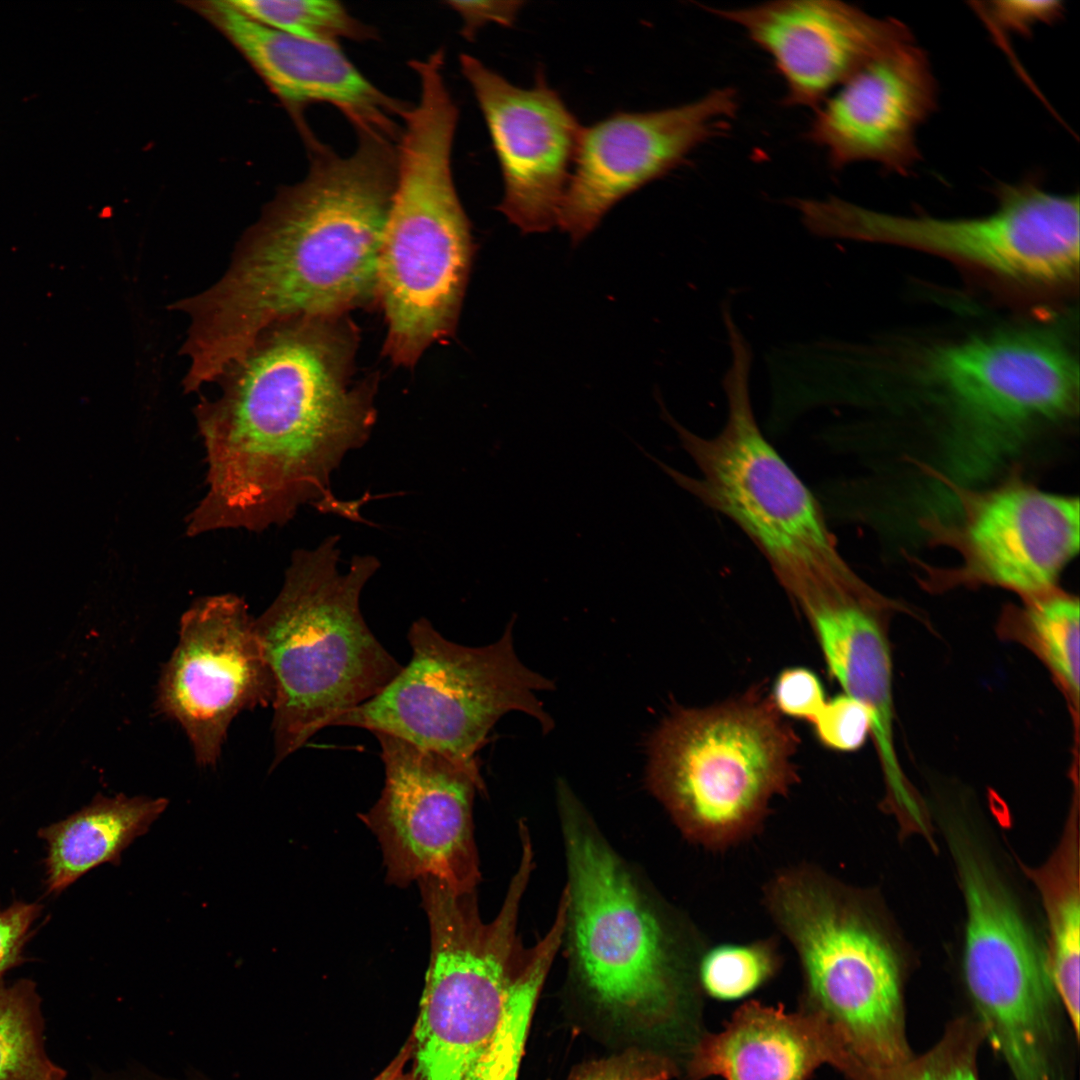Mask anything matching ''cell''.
I'll list each match as a JSON object with an SVG mask.
<instances>
[{
  "instance_id": "19",
  "label": "cell",
  "mask_w": 1080,
  "mask_h": 1080,
  "mask_svg": "<svg viewBox=\"0 0 1080 1080\" xmlns=\"http://www.w3.org/2000/svg\"><path fill=\"white\" fill-rule=\"evenodd\" d=\"M710 11L743 28L771 57L789 106L817 109L866 65L914 41L903 22L841 1L779 0Z\"/></svg>"
},
{
  "instance_id": "18",
  "label": "cell",
  "mask_w": 1080,
  "mask_h": 1080,
  "mask_svg": "<svg viewBox=\"0 0 1080 1080\" xmlns=\"http://www.w3.org/2000/svg\"><path fill=\"white\" fill-rule=\"evenodd\" d=\"M459 61L500 165L504 190L497 209L522 233L550 230L571 176L580 123L543 72L526 89L471 55Z\"/></svg>"
},
{
  "instance_id": "21",
  "label": "cell",
  "mask_w": 1080,
  "mask_h": 1080,
  "mask_svg": "<svg viewBox=\"0 0 1080 1080\" xmlns=\"http://www.w3.org/2000/svg\"><path fill=\"white\" fill-rule=\"evenodd\" d=\"M254 67L293 116L301 135L311 131L304 109L316 103L336 107L353 128L377 129L398 141L396 121L409 105L382 92L342 52L339 45L294 37L260 24L226 1L193 2Z\"/></svg>"
},
{
  "instance_id": "16",
  "label": "cell",
  "mask_w": 1080,
  "mask_h": 1080,
  "mask_svg": "<svg viewBox=\"0 0 1080 1080\" xmlns=\"http://www.w3.org/2000/svg\"><path fill=\"white\" fill-rule=\"evenodd\" d=\"M274 682L255 620L234 594L200 598L182 615L157 705L185 731L199 765H214L231 721L272 703Z\"/></svg>"
},
{
  "instance_id": "9",
  "label": "cell",
  "mask_w": 1080,
  "mask_h": 1080,
  "mask_svg": "<svg viewBox=\"0 0 1080 1080\" xmlns=\"http://www.w3.org/2000/svg\"><path fill=\"white\" fill-rule=\"evenodd\" d=\"M569 881L568 925L578 967L597 998L646 1020L669 1019L686 987L699 988L707 939L668 919L639 892L620 859L561 791ZM700 989V988H699Z\"/></svg>"
},
{
  "instance_id": "31",
  "label": "cell",
  "mask_w": 1080,
  "mask_h": 1080,
  "mask_svg": "<svg viewBox=\"0 0 1080 1080\" xmlns=\"http://www.w3.org/2000/svg\"><path fill=\"white\" fill-rule=\"evenodd\" d=\"M817 739L834 751L852 752L871 733V717L859 701L843 693L825 702L812 722Z\"/></svg>"
},
{
  "instance_id": "32",
  "label": "cell",
  "mask_w": 1080,
  "mask_h": 1080,
  "mask_svg": "<svg viewBox=\"0 0 1080 1080\" xmlns=\"http://www.w3.org/2000/svg\"><path fill=\"white\" fill-rule=\"evenodd\" d=\"M782 715L812 724L825 704V691L818 676L805 667H790L781 671L771 693Z\"/></svg>"
},
{
  "instance_id": "13",
  "label": "cell",
  "mask_w": 1080,
  "mask_h": 1080,
  "mask_svg": "<svg viewBox=\"0 0 1080 1080\" xmlns=\"http://www.w3.org/2000/svg\"><path fill=\"white\" fill-rule=\"evenodd\" d=\"M940 479L952 492V512L929 517L922 527L956 561L927 570L935 585L997 586L1024 598L1057 587L1079 550L1077 497L1046 492L1016 477L985 489Z\"/></svg>"
},
{
  "instance_id": "33",
  "label": "cell",
  "mask_w": 1080,
  "mask_h": 1080,
  "mask_svg": "<svg viewBox=\"0 0 1080 1080\" xmlns=\"http://www.w3.org/2000/svg\"><path fill=\"white\" fill-rule=\"evenodd\" d=\"M673 1072L672 1064L664 1057L629 1052L593 1064L573 1080H668Z\"/></svg>"
},
{
  "instance_id": "34",
  "label": "cell",
  "mask_w": 1080,
  "mask_h": 1080,
  "mask_svg": "<svg viewBox=\"0 0 1080 1080\" xmlns=\"http://www.w3.org/2000/svg\"><path fill=\"white\" fill-rule=\"evenodd\" d=\"M40 911L38 904L26 902H14L0 909V981L8 970L23 961V948Z\"/></svg>"
},
{
  "instance_id": "8",
  "label": "cell",
  "mask_w": 1080,
  "mask_h": 1080,
  "mask_svg": "<svg viewBox=\"0 0 1080 1080\" xmlns=\"http://www.w3.org/2000/svg\"><path fill=\"white\" fill-rule=\"evenodd\" d=\"M731 362L722 377L727 417L712 437L680 424L658 399L661 416L677 433L698 470L686 475L653 460L677 485L731 519L758 547L784 590L849 568L836 547L824 509L766 440L750 397L753 352L731 312L722 314Z\"/></svg>"
},
{
  "instance_id": "6",
  "label": "cell",
  "mask_w": 1080,
  "mask_h": 1080,
  "mask_svg": "<svg viewBox=\"0 0 1080 1080\" xmlns=\"http://www.w3.org/2000/svg\"><path fill=\"white\" fill-rule=\"evenodd\" d=\"M762 903L797 955L802 1009L832 1035L840 1072L850 1079L909 1059L899 963L863 895L798 863L767 880Z\"/></svg>"
},
{
  "instance_id": "7",
  "label": "cell",
  "mask_w": 1080,
  "mask_h": 1080,
  "mask_svg": "<svg viewBox=\"0 0 1080 1080\" xmlns=\"http://www.w3.org/2000/svg\"><path fill=\"white\" fill-rule=\"evenodd\" d=\"M799 737L761 684L705 708L678 707L653 734L647 784L690 842L722 851L758 834L799 782Z\"/></svg>"
},
{
  "instance_id": "37",
  "label": "cell",
  "mask_w": 1080,
  "mask_h": 1080,
  "mask_svg": "<svg viewBox=\"0 0 1080 1080\" xmlns=\"http://www.w3.org/2000/svg\"><path fill=\"white\" fill-rule=\"evenodd\" d=\"M93 1080H211L204 1074L190 1070L182 1075H165L140 1064L107 1070Z\"/></svg>"
},
{
  "instance_id": "1",
  "label": "cell",
  "mask_w": 1080,
  "mask_h": 1080,
  "mask_svg": "<svg viewBox=\"0 0 1080 1080\" xmlns=\"http://www.w3.org/2000/svg\"><path fill=\"white\" fill-rule=\"evenodd\" d=\"M351 357V337L331 318L293 319L266 330L215 381L217 394L195 408L207 488L190 535L263 530L305 504L353 518L329 486L374 422L368 391L349 382Z\"/></svg>"
},
{
  "instance_id": "10",
  "label": "cell",
  "mask_w": 1080,
  "mask_h": 1080,
  "mask_svg": "<svg viewBox=\"0 0 1080 1080\" xmlns=\"http://www.w3.org/2000/svg\"><path fill=\"white\" fill-rule=\"evenodd\" d=\"M514 618L482 647L445 639L425 618L408 631L412 658L374 697L339 716L352 726L399 737L437 752L483 780L476 754L506 713L523 712L544 732L553 719L537 697L554 683L526 667L513 640Z\"/></svg>"
},
{
  "instance_id": "25",
  "label": "cell",
  "mask_w": 1080,
  "mask_h": 1080,
  "mask_svg": "<svg viewBox=\"0 0 1080 1080\" xmlns=\"http://www.w3.org/2000/svg\"><path fill=\"white\" fill-rule=\"evenodd\" d=\"M1078 809L1068 816L1060 842L1040 867L1022 870L1036 886L1048 928L1049 976L1061 1007L1080 1032V880Z\"/></svg>"
},
{
  "instance_id": "3",
  "label": "cell",
  "mask_w": 1080,
  "mask_h": 1080,
  "mask_svg": "<svg viewBox=\"0 0 1080 1080\" xmlns=\"http://www.w3.org/2000/svg\"><path fill=\"white\" fill-rule=\"evenodd\" d=\"M430 928V962L415 1030L424 1080H516L529 1018L559 949L517 932L524 888L509 886L494 920H481L475 891L419 882Z\"/></svg>"
},
{
  "instance_id": "17",
  "label": "cell",
  "mask_w": 1080,
  "mask_h": 1080,
  "mask_svg": "<svg viewBox=\"0 0 1080 1080\" xmlns=\"http://www.w3.org/2000/svg\"><path fill=\"white\" fill-rule=\"evenodd\" d=\"M738 108L736 90L725 87L683 105L616 112L582 127L557 225L578 244L615 204L725 131Z\"/></svg>"
},
{
  "instance_id": "27",
  "label": "cell",
  "mask_w": 1080,
  "mask_h": 1080,
  "mask_svg": "<svg viewBox=\"0 0 1080 1080\" xmlns=\"http://www.w3.org/2000/svg\"><path fill=\"white\" fill-rule=\"evenodd\" d=\"M237 10L269 28L311 42L339 45L367 41L375 30L352 16L338 1L228 0Z\"/></svg>"
},
{
  "instance_id": "24",
  "label": "cell",
  "mask_w": 1080,
  "mask_h": 1080,
  "mask_svg": "<svg viewBox=\"0 0 1080 1080\" xmlns=\"http://www.w3.org/2000/svg\"><path fill=\"white\" fill-rule=\"evenodd\" d=\"M167 805L165 798L98 795L67 818L41 828L48 892L63 891L101 864H119L122 852L149 830Z\"/></svg>"
},
{
  "instance_id": "36",
  "label": "cell",
  "mask_w": 1080,
  "mask_h": 1080,
  "mask_svg": "<svg viewBox=\"0 0 1080 1080\" xmlns=\"http://www.w3.org/2000/svg\"><path fill=\"white\" fill-rule=\"evenodd\" d=\"M447 4L463 20L462 33L472 38L477 30L489 22L502 26L513 25L522 5V1H449Z\"/></svg>"
},
{
  "instance_id": "4",
  "label": "cell",
  "mask_w": 1080,
  "mask_h": 1080,
  "mask_svg": "<svg viewBox=\"0 0 1080 1080\" xmlns=\"http://www.w3.org/2000/svg\"><path fill=\"white\" fill-rule=\"evenodd\" d=\"M401 116L397 181L377 262L386 352L413 364L455 327L473 256L470 223L452 174L459 111L445 79L429 74Z\"/></svg>"
},
{
  "instance_id": "22",
  "label": "cell",
  "mask_w": 1080,
  "mask_h": 1080,
  "mask_svg": "<svg viewBox=\"0 0 1080 1080\" xmlns=\"http://www.w3.org/2000/svg\"><path fill=\"white\" fill-rule=\"evenodd\" d=\"M879 605L871 588L840 585L812 594L801 613L831 677L868 710L884 776L892 781L903 773L894 748L892 658Z\"/></svg>"
},
{
  "instance_id": "38",
  "label": "cell",
  "mask_w": 1080,
  "mask_h": 1080,
  "mask_svg": "<svg viewBox=\"0 0 1080 1080\" xmlns=\"http://www.w3.org/2000/svg\"><path fill=\"white\" fill-rule=\"evenodd\" d=\"M411 1047L408 1046L375 1080H416L414 1074L405 1071V1063Z\"/></svg>"
},
{
  "instance_id": "11",
  "label": "cell",
  "mask_w": 1080,
  "mask_h": 1080,
  "mask_svg": "<svg viewBox=\"0 0 1080 1080\" xmlns=\"http://www.w3.org/2000/svg\"><path fill=\"white\" fill-rule=\"evenodd\" d=\"M995 193V211L971 218L892 215L834 196L804 200L799 214L819 237L919 250L1030 291L1071 288L1079 273L1078 194L1050 193L1032 179Z\"/></svg>"
},
{
  "instance_id": "35",
  "label": "cell",
  "mask_w": 1080,
  "mask_h": 1080,
  "mask_svg": "<svg viewBox=\"0 0 1080 1080\" xmlns=\"http://www.w3.org/2000/svg\"><path fill=\"white\" fill-rule=\"evenodd\" d=\"M987 9L1007 29L1025 35L1037 23H1049L1062 15L1059 1H995Z\"/></svg>"
},
{
  "instance_id": "28",
  "label": "cell",
  "mask_w": 1080,
  "mask_h": 1080,
  "mask_svg": "<svg viewBox=\"0 0 1080 1080\" xmlns=\"http://www.w3.org/2000/svg\"><path fill=\"white\" fill-rule=\"evenodd\" d=\"M1022 619L1041 657L1077 700L1079 601L1057 587L1025 598Z\"/></svg>"
},
{
  "instance_id": "12",
  "label": "cell",
  "mask_w": 1080,
  "mask_h": 1080,
  "mask_svg": "<svg viewBox=\"0 0 1080 1080\" xmlns=\"http://www.w3.org/2000/svg\"><path fill=\"white\" fill-rule=\"evenodd\" d=\"M948 841L965 900L963 972L975 1018L1000 1055L1037 1056L1061 1034L1045 951L968 831Z\"/></svg>"
},
{
  "instance_id": "26",
  "label": "cell",
  "mask_w": 1080,
  "mask_h": 1080,
  "mask_svg": "<svg viewBox=\"0 0 1080 1080\" xmlns=\"http://www.w3.org/2000/svg\"><path fill=\"white\" fill-rule=\"evenodd\" d=\"M36 984L0 981V1080H65L45 1049V1020Z\"/></svg>"
},
{
  "instance_id": "5",
  "label": "cell",
  "mask_w": 1080,
  "mask_h": 1080,
  "mask_svg": "<svg viewBox=\"0 0 1080 1080\" xmlns=\"http://www.w3.org/2000/svg\"><path fill=\"white\" fill-rule=\"evenodd\" d=\"M338 564L335 536L294 553L279 594L255 620L274 682L273 767L403 668L360 610L377 560L357 556L346 572Z\"/></svg>"
},
{
  "instance_id": "2",
  "label": "cell",
  "mask_w": 1080,
  "mask_h": 1080,
  "mask_svg": "<svg viewBox=\"0 0 1080 1080\" xmlns=\"http://www.w3.org/2000/svg\"><path fill=\"white\" fill-rule=\"evenodd\" d=\"M342 156L304 139L309 169L245 233L213 286L175 305L190 320L186 382L216 381L269 328L332 318L376 295L380 243L398 168L397 142L361 127Z\"/></svg>"
},
{
  "instance_id": "29",
  "label": "cell",
  "mask_w": 1080,
  "mask_h": 1080,
  "mask_svg": "<svg viewBox=\"0 0 1080 1080\" xmlns=\"http://www.w3.org/2000/svg\"><path fill=\"white\" fill-rule=\"evenodd\" d=\"M781 965L779 943L774 937L709 945L698 965L699 988L716 1000H739L770 981Z\"/></svg>"
},
{
  "instance_id": "14",
  "label": "cell",
  "mask_w": 1080,
  "mask_h": 1080,
  "mask_svg": "<svg viewBox=\"0 0 1080 1080\" xmlns=\"http://www.w3.org/2000/svg\"><path fill=\"white\" fill-rule=\"evenodd\" d=\"M385 781L378 801L360 817L376 835L386 880L406 887L436 879L452 891H475L480 880L473 802L483 780L447 757L399 737L373 733Z\"/></svg>"
},
{
  "instance_id": "20",
  "label": "cell",
  "mask_w": 1080,
  "mask_h": 1080,
  "mask_svg": "<svg viewBox=\"0 0 1080 1080\" xmlns=\"http://www.w3.org/2000/svg\"><path fill=\"white\" fill-rule=\"evenodd\" d=\"M936 106L929 58L913 41L839 86L816 109L807 138L825 149L834 169L870 161L906 175L920 159L916 130Z\"/></svg>"
},
{
  "instance_id": "23",
  "label": "cell",
  "mask_w": 1080,
  "mask_h": 1080,
  "mask_svg": "<svg viewBox=\"0 0 1080 1080\" xmlns=\"http://www.w3.org/2000/svg\"><path fill=\"white\" fill-rule=\"evenodd\" d=\"M839 1063L838 1047L817 1017L751 1001L723 1030L697 1042L688 1072L690 1080H807L819 1066Z\"/></svg>"
},
{
  "instance_id": "15",
  "label": "cell",
  "mask_w": 1080,
  "mask_h": 1080,
  "mask_svg": "<svg viewBox=\"0 0 1080 1080\" xmlns=\"http://www.w3.org/2000/svg\"><path fill=\"white\" fill-rule=\"evenodd\" d=\"M918 376L976 429L1018 431L1071 416L1079 369L1068 347L1042 331L969 337L929 350Z\"/></svg>"
},
{
  "instance_id": "30",
  "label": "cell",
  "mask_w": 1080,
  "mask_h": 1080,
  "mask_svg": "<svg viewBox=\"0 0 1080 1080\" xmlns=\"http://www.w3.org/2000/svg\"><path fill=\"white\" fill-rule=\"evenodd\" d=\"M985 1040L975 1017L950 1023L925 1053L895 1065L859 1072L853 1080H979L977 1058Z\"/></svg>"
}]
</instances>
